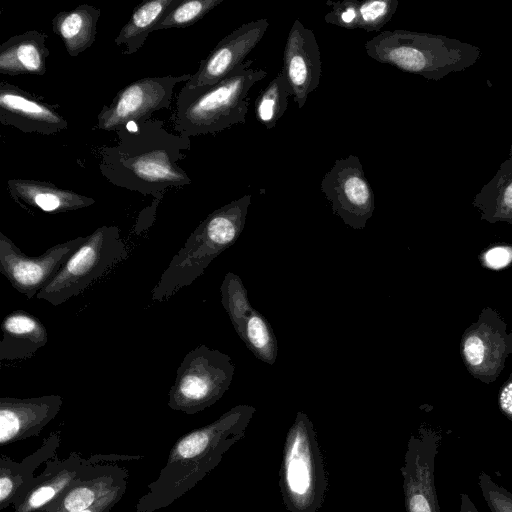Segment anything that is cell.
<instances>
[{
  "mask_svg": "<svg viewBox=\"0 0 512 512\" xmlns=\"http://www.w3.org/2000/svg\"><path fill=\"white\" fill-rule=\"evenodd\" d=\"M0 123L24 133L42 135H53L68 127L55 105L6 81L0 82Z\"/></svg>",
  "mask_w": 512,
  "mask_h": 512,
  "instance_id": "2e32d148",
  "label": "cell"
},
{
  "mask_svg": "<svg viewBox=\"0 0 512 512\" xmlns=\"http://www.w3.org/2000/svg\"><path fill=\"white\" fill-rule=\"evenodd\" d=\"M7 190L11 198L21 206L37 208L48 213L74 211L95 203L91 197L45 181L9 179Z\"/></svg>",
  "mask_w": 512,
  "mask_h": 512,
  "instance_id": "44dd1931",
  "label": "cell"
},
{
  "mask_svg": "<svg viewBox=\"0 0 512 512\" xmlns=\"http://www.w3.org/2000/svg\"><path fill=\"white\" fill-rule=\"evenodd\" d=\"M482 261L490 269H502L512 262V246H493L483 254Z\"/></svg>",
  "mask_w": 512,
  "mask_h": 512,
  "instance_id": "d6a6232c",
  "label": "cell"
},
{
  "mask_svg": "<svg viewBox=\"0 0 512 512\" xmlns=\"http://www.w3.org/2000/svg\"><path fill=\"white\" fill-rule=\"evenodd\" d=\"M220 293L222 306L234 330L237 331L254 311L248 299L247 289L237 274L228 272L220 286Z\"/></svg>",
  "mask_w": 512,
  "mask_h": 512,
  "instance_id": "f1b7e54d",
  "label": "cell"
},
{
  "mask_svg": "<svg viewBox=\"0 0 512 512\" xmlns=\"http://www.w3.org/2000/svg\"><path fill=\"white\" fill-rule=\"evenodd\" d=\"M509 341H510L511 353H512V330H511V333H509Z\"/></svg>",
  "mask_w": 512,
  "mask_h": 512,
  "instance_id": "8d00e7d4",
  "label": "cell"
},
{
  "mask_svg": "<svg viewBox=\"0 0 512 512\" xmlns=\"http://www.w3.org/2000/svg\"><path fill=\"white\" fill-rule=\"evenodd\" d=\"M398 0L359 1V26L367 32H377L392 18L398 7Z\"/></svg>",
  "mask_w": 512,
  "mask_h": 512,
  "instance_id": "4dcf8cb0",
  "label": "cell"
},
{
  "mask_svg": "<svg viewBox=\"0 0 512 512\" xmlns=\"http://www.w3.org/2000/svg\"><path fill=\"white\" fill-rule=\"evenodd\" d=\"M332 212L352 229H364L375 209L372 187L355 155L335 160L321 180Z\"/></svg>",
  "mask_w": 512,
  "mask_h": 512,
  "instance_id": "30bf717a",
  "label": "cell"
},
{
  "mask_svg": "<svg viewBox=\"0 0 512 512\" xmlns=\"http://www.w3.org/2000/svg\"><path fill=\"white\" fill-rule=\"evenodd\" d=\"M291 90L282 70L261 91L254 103L256 119L271 130L283 116L288 106Z\"/></svg>",
  "mask_w": 512,
  "mask_h": 512,
  "instance_id": "83f0119b",
  "label": "cell"
},
{
  "mask_svg": "<svg viewBox=\"0 0 512 512\" xmlns=\"http://www.w3.org/2000/svg\"><path fill=\"white\" fill-rule=\"evenodd\" d=\"M60 434L51 433L32 454L21 462H15L6 455L0 457V510L13 505L28 491L34 480L35 470L44 462L57 456Z\"/></svg>",
  "mask_w": 512,
  "mask_h": 512,
  "instance_id": "ffe728a7",
  "label": "cell"
},
{
  "mask_svg": "<svg viewBox=\"0 0 512 512\" xmlns=\"http://www.w3.org/2000/svg\"><path fill=\"white\" fill-rule=\"evenodd\" d=\"M181 0H149L137 6L129 21L114 39L116 45H125L123 55H132L145 43L153 27Z\"/></svg>",
  "mask_w": 512,
  "mask_h": 512,
  "instance_id": "484cf974",
  "label": "cell"
},
{
  "mask_svg": "<svg viewBox=\"0 0 512 512\" xmlns=\"http://www.w3.org/2000/svg\"><path fill=\"white\" fill-rule=\"evenodd\" d=\"M1 330L0 361L28 359L48 342L45 326L24 310H15L6 315Z\"/></svg>",
  "mask_w": 512,
  "mask_h": 512,
  "instance_id": "7402d4cb",
  "label": "cell"
},
{
  "mask_svg": "<svg viewBox=\"0 0 512 512\" xmlns=\"http://www.w3.org/2000/svg\"><path fill=\"white\" fill-rule=\"evenodd\" d=\"M279 486L288 512H318L327 476L314 425L303 411L296 414L283 449Z\"/></svg>",
  "mask_w": 512,
  "mask_h": 512,
  "instance_id": "8992f818",
  "label": "cell"
},
{
  "mask_svg": "<svg viewBox=\"0 0 512 512\" xmlns=\"http://www.w3.org/2000/svg\"><path fill=\"white\" fill-rule=\"evenodd\" d=\"M472 205L481 220L512 225V155L504 160L492 179L474 196Z\"/></svg>",
  "mask_w": 512,
  "mask_h": 512,
  "instance_id": "d4e9b609",
  "label": "cell"
},
{
  "mask_svg": "<svg viewBox=\"0 0 512 512\" xmlns=\"http://www.w3.org/2000/svg\"><path fill=\"white\" fill-rule=\"evenodd\" d=\"M47 35L30 30L12 36L0 45V73L4 75H44L49 49Z\"/></svg>",
  "mask_w": 512,
  "mask_h": 512,
  "instance_id": "603a6c76",
  "label": "cell"
},
{
  "mask_svg": "<svg viewBox=\"0 0 512 512\" xmlns=\"http://www.w3.org/2000/svg\"><path fill=\"white\" fill-rule=\"evenodd\" d=\"M435 448L426 432L412 436L408 442L401 469L407 512H439L433 481Z\"/></svg>",
  "mask_w": 512,
  "mask_h": 512,
  "instance_id": "ac0fdd59",
  "label": "cell"
},
{
  "mask_svg": "<svg viewBox=\"0 0 512 512\" xmlns=\"http://www.w3.org/2000/svg\"><path fill=\"white\" fill-rule=\"evenodd\" d=\"M294 102L302 108L311 92L317 89L322 73L319 45L314 32L296 19L287 35L283 67Z\"/></svg>",
  "mask_w": 512,
  "mask_h": 512,
  "instance_id": "9a60e30c",
  "label": "cell"
},
{
  "mask_svg": "<svg viewBox=\"0 0 512 512\" xmlns=\"http://www.w3.org/2000/svg\"><path fill=\"white\" fill-rule=\"evenodd\" d=\"M100 13L99 8L82 4L71 11L59 12L52 19L54 34L61 38L71 57H77L95 42Z\"/></svg>",
  "mask_w": 512,
  "mask_h": 512,
  "instance_id": "cb8c5ba5",
  "label": "cell"
},
{
  "mask_svg": "<svg viewBox=\"0 0 512 512\" xmlns=\"http://www.w3.org/2000/svg\"><path fill=\"white\" fill-rule=\"evenodd\" d=\"M143 456L96 454L88 458L72 452L65 459L57 456L48 460L42 473L36 476L27 493L13 504L14 512H36L68 488L78 477L100 463L135 460Z\"/></svg>",
  "mask_w": 512,
  "mask_h": 512,
  "instance_id": "4fadbf2b",
  "label": "cell"
},
{
  "mask_svg": "<svg viewBox=\"0 0 512 512\" xmlns=\"http://www.w3.org/2000/svg\"><path fill=\"white\" fill-rule=\"evenodd\" d=\"M191 76L146 77L128 84L118 91L109 105L102 107L96 127L117 132L131 122L151 119L154 112L170 108L176 85L186 83Z\"/></svg>",
  "mask_w": 512,
  "mask_h": 512,
  "instance_id": "9c48e42d",
  "label": "cell"
},
{
  "mask_svg": "<svg viewBox=\"0 0 512 512\" xmlns=\"http://www.w3.org/2000/svg\"><path fill=\"white\" fill-rule=\"evenodd\" d=\"M224 0H181L153 27L152 32L195 24Z\"/></svg>",
  "mask_w": 512,
  "mask_h": 512,
  "instance_id": "f546056e",
  "label": "cell"
},
{
  "mask_svg": "<svg viewBox=\"0 0 512 512\" xmlns=\"http://www.w3.org/2000/svg\"><path fill=\"white\" fill-rule=\"evenodd\" d=\"M248 59L214 85L182 87L170 117L173 128L184 137L215 134L235 124L245 123L248 93L267 72L252 68Z\"/></svg>",
  "mask_w": 512,
  "mask_h": 512,
  "instance_id": "3957f363",
  "label": "cell"
},
{
  "mask_svg": "<svg viewBox=\"0 0 512 512\" xmlns=\"http://www.w3.org/2000/svg\"><path fill=\"white\" fill-rule=\"evenodd\" d=\"M60 395L31 398H0V445L6 446L37 436L59 413Z\"/></svg>",
  "mask_w": 512,
  "mask_h": 512,
  "instance_id": "e0dca14e",
  "label": "cell"
},
{
  "mask_svg": "<svg viewBox=\"0 0 512 512\" xmlns=\"http://www.w3.org/2000/svg\"><path fill=\"white\" fill-rule=\"evenodd\" d=\"M331 11L324 16L327 24L335 25L344 29L354 30L359 26V1L341 0L326 1Z\"/></svg>",
  "mask_w": 512,
  "mask_h": 512,
  "instance_id": "1f68e13d",
  "label": "cell"
},
{
  "mask_svg": "<svg viewBox=\"0 0 512 512\" xmlns=\"http://www.w3.org/2000/svg\"><path fill=\"white\" fill-rule=\"evenodd\" d=\"M460 350L471 375L485 383L494 381L511 353L505 322L494 310L485 308L464 332Z\"/></svg>",
  "mask_w": 512,
  "mask_h": 512,
  "instance_id": "7c38bea8",
  "label": "cell"
},
{
  "mask_svg": "<svg viewBox=\"0 0 512 512\" xmlns=\"http://www.w3.org/2000/svg\"><path fill=\"white\" fill-rule=\"evenodd\" d=\"M236 333L256 358L269 365L275 363L277 340L269 322L261 313L254 309Z\"/></svg>",
  "mask_w": 512,
  "mask_h": 512,
  "instance_id": "4316f807",
  "label": "cell"
},
{
  "mask_svg": "<svg viewBox=\"0 0 512 512\" xmlns=\"http://www.w3.org/2000/svg\"><path fill=\"white\" fill-rule=\"evenodd\" d=\"M499 405L502 411L512 419V373L501 387L499 393Z\"/></svg>",
  "mask_w": 512,
  "mask_h": 512,
  "instance_id": "d590c367",
  "label": "cell"
},
{
  "mask_svg": "<svg viewBox=\"0 0 512 512\" xmlns=\"http://www.w3.org/2000/svg\"><path fill=\"white\" fill-rule=\"evenodd\" d=\"M251 201V194L233 200L214 210L195 228L152 289L154 302L167 301L191 285L218 255L237 241Z\"/></svg>",
  "mask_w": 512,
  "mask_h": 512,
  "instance_id": "5b68a950",
  "label": "cell"
},
{
  "mask_svg": "<svg viewBox=\"0 0 512 512\" xmlns=\"http://www.w3.org/2000/svg\"><path fill=\"white\" fill-rule=\"evenodd\" d=\"M128 471L113 463H100L78 477L56 499L36 512H80L127 482Z\"/></svg>",
  "mask_w": 512,
  "mask_h": 512,
  "instance_id": "d6986e66",
  "label": "cell"
},
{
  "mask_svg": "<svg viewBox=\"0 0 512 512\" xmlns=\"http://www.w3.org/2000/svg\"><path fill=\"white\" fill-rule=\"evenodd\" d=\"M128 256L117 226H101L64 263L36 297L58 306L82 293Z\"/></svg>",
  "mask_w": 512,
  "mask_h": 512,
  "instance_id": "52a82bcc",
  "label": "cell"
},
{
  "mask_svg": "<svg viewBox=\"0 0 512 512\" xmlns=\"http://www.w3.org/2000/svg\"><path fill=\"white\" fill-rule=\"evenodd\" d=\"M256 409L239 404L203 427L176 440L156 480L136 504V512H155L193 489L245 435Z\"/></svg>",
  "mask_w": 512,
  "mask_h": 512,
  "instance_id": "7a4b0ae2",
  "label": "cell"
},
{
  "mask_svg": "<svg viewBox=\"0 0 512 512\" xmlns=\"http://www.w3.org/2000/svg\"><path fill=\"white\" fill-rule=\"evenodd\" d=\"M235 373L231 357L201 344L180 363L168 393V406L188 415L215 404L229 389Z\"/></svg>",
  "mask_w": 512,
  "mask_h": 512,
  "instance_id": "ba28073f",
  "label": "cell"
},
{
  "mask_svg": "<svg viewBox=\"0 0 512 512\" xmlns=\"http://www.w3.org/2000/svg\"><path fill=\"white\" fill-rule=\"evenodd\" d=\"M85 239L86 236H78L50 247L39 256H28L0 232V272L14 289L30 300L53 279Z\"/></svg>",
  "mask_w": 512,
  "mask_h": 512,
  "instance_id": "8fae6325",
  "label": "cell"
},
{
  "mask_svg": "<svg viewBox=\"0 0 512 512\" xmlns=\"http://www.w3.org/2000/svg\"><path fill=\"white\" fill-rule=\"evenodd\" d=\"M373 60L402 71L439 81L473 66L480 47L444 35L396 29L383 31L364 44Z\"/></svg>",
  "mask_w": 512,
  "mask_h": 512,
  "instance_id": "277c9868",
  "label": "cell"
},
{
  "mask_svg": "<svg viewBox=\"0 0 512 512\" xmlns=\"http://www.w3.org/2000/svg\"><path fill=\"white\" fill-rule=\"evenodd\" d=\"M134 125L116 132L115 145L100 148L102 176L117 187L153 196L191 184L178 164L191 149L190 138L169 132L159 119Z\"/></svg>",
  "mask_w": 512,
  "mask_h": 512,
  "instance_id": "6da1fadb",
  "label": "cell"
},
{
  "mask_svg": "<svg viewBox=\"0 0 512 512\" xmlns=\"http://www.w3.org/2000/svg\"><path fill=\"white\" fill-rule=\"evenodd\" d=\"M485 497L494 512H512V498L497 489L485 488Z\"/></svg>",
  "mask_w": 512,
  "mask_h": 512,
  "instance_id": "e575fe53",
  "label": "cell"
},
{
  "mask_svg": "<svg viewBox=\"0 0 512 512\" xmlns=\"http://www.w3.org/2000/svg\"><path fill=\"white\" fill-rule=\"evenodd\" d=\"M268 27V19L261 18L233 30L201 60L198 70L184 86L195 88L214 85L226 78L246 61V57L261 41Z\"/></svg>",
  "mask_w": 512,
  "mask_h": 512,
  "instance_id": "5bb4252c",
  "label": "cell"
},
{
  "mask_svg": "<svg viewBox=\"0 0 512 512\" xmlns=\"http://www.w3.org/2000/svg\"><path fill=\"white\" fill-rule=\"evenodd\" d=\"M126 488L127 482H124L94 506L80 512H110V510L121 500Z\"/></svg>",
  "mask_w": 512,
  "mask_h": 512,
  "instance_id": "836d02e7",
  "label": "cell"
}]
</instances>
